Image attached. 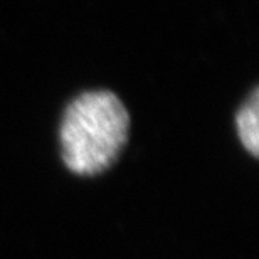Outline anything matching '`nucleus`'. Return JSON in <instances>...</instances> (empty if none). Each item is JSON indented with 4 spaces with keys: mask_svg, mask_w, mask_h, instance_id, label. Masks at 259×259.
<instances>
[{
    "mask_svg": "<svg viewBox=\"0 0 259 259\" xmlns=\"http://www.w3.org/2000/svg\"><path fill=\"white\" fill-rule=\"evenodd\" d=\"M130 115L113 91H84L67 105L59 128L61 157L76 175H98L116 162L128 140Z\"/></svg>",
    "mask_w": 259,
    "mask_h": 259,
    "instance_id": "obj_1",
    "label": "nucleus"
},
{
    "mask_svg": "<svg viewBox=\"0 0 259 259\" xmlns=\"http://www.w3.org/2000/svg\"><path fill=\"white\" fill-rule=\"evenodd\" d=\"M259 93L254 88L251 96L242 103L236 115V128L237 137H239L242 147L249 152L252 157H257V147H259Z\"/></svg>",
    "mask_w": 259,
    "mask_h": 259,
    "instance_id": "obj_2",
    "label": "nucleus"
}]
</instances>
